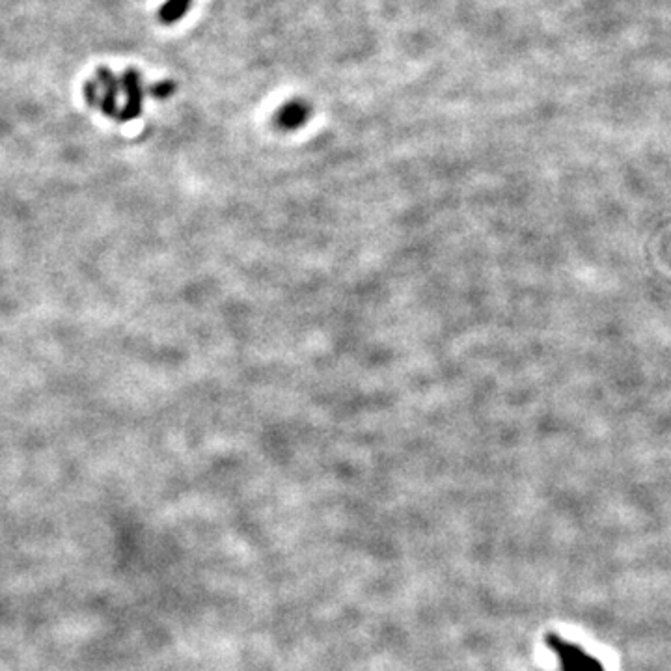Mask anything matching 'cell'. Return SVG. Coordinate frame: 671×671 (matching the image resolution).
Masks as SVG:
<instances>
[{"label": "cell", "instance_id": "cell-1", "mask_svg": "<svg viewBox=\"0 0 671 671\" xmlns=\"http://www.w3.org/2000/svg\"><path fill=\"white\" fill-rule=\"evenodd\" d=\"M547 643L552 651L558 655L559 671H604L602 664L587 655L585 651L571 642H565L556 634L547 636Z\"/></svg>", "mask_w": 671, "mask_h": 671}, {"label": "cell", "instance_id": "cell-2", "mask_svg": "<svg viewBox=\"0 0 671 671\" xmlns=\"http://www.w3.org/2000/svg\"><path fill=\"white\" fill-rule=\"evenodd\" d=\"M306 118V109L301 103H289L280 112V120L284 125H299Z\"/></svg>", "mask_w": 671, "mask_h": 671}]
</instances>
